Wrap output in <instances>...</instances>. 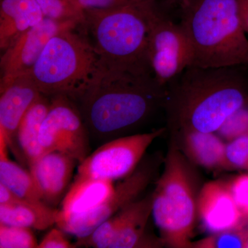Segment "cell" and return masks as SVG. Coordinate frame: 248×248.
I'll return each instance as SVG.
<instances>
[{
  "label": "cell",
  "instance_id": "ffe728a7",
  "mask_svg": "<svg viewBox=\"0 0 248 248\" xmlns=\"http://www.w3.org/2000/svg\"><path fill=\"white\" fill-rule=\"evenodd\" d=\"M50 103L47 96L41 94L26 112L18 127L16 138L29 166L46 153L41 146L39 137Z\"/></svg>",
  "mask_w": 248,
  "mask_h": 248
},
{
  "label": "cell",
  "instance_id": "7402d4cb",
  "mask_svg": "<svg viewBox=\"0 0 248 248\" xmlns=\"http://www.w3.org/2000/svg\"><path fill=\"white\" fill-rule=\"evenodd\" d=\"M248 219L234 229L213 234L198 242L192 243V247L197 248H246L248 240Z\"/></svg>",
  "mask_w": 248,
  "mask_h": 248
},
{
  "label": "cell",
  "instance_id": "44dd1931",
  "mask_svg": "<svg viewBox=\"0 0 248 248\" xmlns=\"http://www.w3.org/2000/svg\"><path fill=\"white\" fill-rule=\"evenodd\" d=\"M8 147L6 139L0 137V183L22 198L42 202L31 172L8 157Z\"/></svg>",
  "mask_w": 248,
  "mask_h": 248
},
{
  "label": "cell",
  "instance_id": "f1b7e54d",
  "mask_svg": "<svg viewBox=\"0 0 248 248\" xmlns=\"http://www.w3.org/2000/svg\"><path fill=\"white\" fill-rule=\"evenodd\" d=\"M79 6L84 10L107 9L125 5L156 1V0H78Z\"/></svg>",
  "mask_w": 248,
  "mask_h": 248
},
{
  "label": "cell",
  "instance_id": "5b68a950",
  "mask_svg": "<svg viewBox=\"0 0 248 248\" xmlns=\"http://www.w3.org/2000/svg\"><path fill=\"white\" fill-rule=\"evenodd\" d=\"M83 23L59 31L49 40L28 73L47 97L63 95L78 99L89 88L102 66Z\"/></svg>",
  "mask_w": 248,
  "mask_h": 248
},
{
  "label": "cell",
  "instance_id": "4316f807",
  "mask_svg": "<svg viewBox=\"0 0 248 248\" xmlns=\"http://www.w3.org/2000/svg\"><path fill=\"white\" fill-rule=\"evenodd\" d=\"M228 186L240 211L248 219V174L236 176Z\"/></svg>",
  "mask_w": 248,
  "mask_h": 248
},
{
  "label": "cell",
  "instance_id": "7c38bea8",
  "mask_svg": "<svg viewBox=\"0 0 248 248\" xmlns=\"http://www.w3.org/2000/svg\"><path fill=\"white\" fill-rule=\"evenodd\" d=\"M197 210L204 229L210 234L234 229L246 221L226 183L205 184L198 196Z\"/></svg>",
  "mask_w": 248,
  "mask_h": 248
},
{
  "label": "cell",
  "instance_id": "83f0119b",
  "mask_svg": "<svg viewBox=\"0 0 248 248\" xmlns=\"http://www.w3.org/2000/svg\"><path fill=\"white\" fill-rule=\"evenodd\" d=\"M65 232L60 228H53L45 235L37 248H72L76 244H72L67 239Z\"/></svg>",
  "mask_w": 248,
  "mask_h": 248
},
{
  "label": "cell",
  "instance_id": "ba28073f",
  "mask_svg": "<svg viewBox=\"0 0 248 248\" xmlns=\"http://www.w3.org/2000/svg\"><path fill=\"white\" fill-rule=\"evenodd\" d=\"M164 131L165 128H160L107 142L80 163L77 176L112 182L128 177L138 167L148 147Z\"/></svg>",
  "mask_w": 248,
  "mask_h": 248
},
{
  "label": "cell",
  "instance_id": "2e32d148",
  "mask_svg": "<svg viewBox=\"0 0 248 248\" xmlns=\"http://www.w3.org/2000/svg\"><path fill=\"white\" fill-rule=\"evenodd\" d=\"M115 187L112 181L76 176L63 197L60 212L76 215L91 211L108 200Z\"/></svg>",
  "mask_w": 248,
  "mask_h": 248
},
{
  "label": "cell",
  "instance_id": "d4e9b609",
  "mask_svg": "<svg viewBox=\"0 0 248 248\" xmlns=\"http://www.w3.org/2000/svg\"><path fill=\"white\" fill-rule=\"evenodd\" d=\"M217 134L228 141L248 135V105L239 109L228 117Z\"/></svg>",
  "mask_w": 248,
  "mask_h": 248
},
{
  "label": "cell",
  "instance_id": "8fae6325",
  "mask_svg": "<svg viewBox=\"0 0 248 248\" xmlns=\"http://www.w3.org/2000/svg\"><path fill=\"white\" fill-rule=\"evenodd\" d=\"M77 21H61L45 17L37 25L18 37L1 57L0 86L17 77L29 73L43 52L49 40L59 31L79 24Z\"/></svg>",
  "mask_w": 248,
  "mask_h": 248
},
{
  "label": "cell",
  "instance_id": "52a82bcc",
  "mask_svg": "<svg viewBox=\"0 0 248 248\" xmlns=\"http://www.w3.org/2000/svg\"><path fill=\"white\" fill-rule=\"evenodd\" d=\"M147 59L155 80L164 87L192 64V47L182 24L159 11L150 28Z\"/></svg>",
  "mask_w": 248,
  "mask_h": 248
},
{
  "label": "cell",
  "instance_id": "4dcf8cb0",
  "mask_svg": "<svg viewBox=\"0 0 248 248\" xmlns=\"http://www.w3.org/2000/svg\"><path fill=\"white\" fill-rule=\"evenodd\" d=\"M241 18L245 31L248 36V0H242L241 3Z\"/></svg>",
  "mask_w": 248,
  "mask_h": 248
},
{
  "label": "cell",
  "instance_id": "30bf717a",
  "mask_svg": "<svg viewBox=\"0 0 248 248\" xmlns=\"http://www.w3.org/2000/svg\"><path fill=\"white\" fill-rule=\"evenodd\" d=\"M153 174V169L148 166L136 169L115 186L110 198L97 208L76 215H63L59 210L57 226L78 239L89 236L103 222L136 201L149 184Z\"/></svg>",
  "mask_w": 248,
  "mask_h": 248
},
{
  "label": "cell",
  "instance_id": "277c9868",
  "mask_svg": "<svg viewBox=\"0 0 248 248\" xmlns=\"http://www.w3.org/2000/svg\"><path fill=\"white\" fill-rule=\"evenodd\" d=\"M155 2L85 10L83 24L104 63L152 73L147 45L151 23L158 11Z\"/></svg>",
  "mask_w": 248,
  "mask_h": 248
},
{
  "label": "cell",
  "instance_id": "5bb4252c",
  "mask_svg": "<svg viewBox=\"0 0 248 248\" xmlns=\"http://www.w3.org/2000/svg\"><path fill=\"white\" fill-rule=\"evenodd\" d=\"M77 162L69 155L50 152L29 166L44 203L49 206L58 205L66 195Z\"/></svg>",
  "mask_w": 248,
  "mask_h": 248
},
{
  "label": "cell",
  "instance_id": "9c48e42d",
  "mask_svg": "<svg viewBox=\"0 0 248 248\" xmlns=\"http://www.w3.org/2000/svg\"><path fill=\"white\" fill-rule=\"evenodd\" d=\"M69 99L63 95L52 97L39 140L46 153L60 152L80 164L89 156V131L79 109Z\"/></svg>",
  "mask_w": 248,
  "mask_h": 248
},
{
  "label": "cell",
  "instance_id": "603a6c76",
  "mask_svg": "<svg viewBox=\"0 0 248 248\" xmlns=\"http://www.w3.org/2000/svg\"><path fill=\"white\" fill-rule=\"evenodd\" d=\"M45 17L57 20L84 23V11L78 0H36Z\"/></svg>",
  "mask_w": 248,
  "mask_h": 248
},
{
  "label": "cell",
  "instance_id": "484cf974",
  "mask_svg": "<svg viewBox=\"0 0 248 248\" xmlns=\"http://www.w3.org/2000/svg\"><path fill=\"white\" fill-rule=\"evenodd\" d=\"M226 159L229 169L244 170L248 172V135L228 141Z\"/></svg>",
  "mask_w": 248,
  "mask_h": 248
},
{
  "label": "cell",
  "instance_id": "ac0fdd59",
  "mask_svg": "<svg viewBox=\"0 0 248 248\" xmlns=\"http://www.w3.org/2000/svg\"><path fill=\"white\" fill-rule=\"evenodd\" d=\"M153 195L135 201L123 209L124 218L117 237L111 248H151L155 244L148 240L146 228L152 215Z\"/></svg>",
  "mask_w": 248,
  "mask_h": 248
},
{
  "label": "cell",
  "instance_id": "3957f363",
  "mask_svg": "<svg viewBox=\"0 0 248 248\" xmlns=\"http://www.w3.org/2000/svg\"><path fill=\"white\" fill-rule=\"evenodd\" d=\"M242 0H194L182 11V24L192 47V66H248V39Z\"/></svg>",
  "mask_w": 248,
  "mask_h": 248
},
{
  "label": "cell",
  "instance_id": "4fadbf2b",
  "mask_svg": "<svg viewBox=\"0 0 248 248\" xmlns=\"http://www.w3.org/2000/svg\"><path fill=\"white\" fill-rule=\"evenodd\" d=\"M0 137L12 144L26 112L42 94L28 73L0 86Z\"/></svg>",
  "mask_w": 248,
  "mask_h": 248
},
{
  "label": "cell",
  "instance_id": "8992f818",
  "mask_svg": "<svg viewBox=\"0 0 248 248\" xmlns=\"http://www.w3.org/2000/svg\"><path fill=\"white\" fill-rule=\"evenodd\" d=\"M198 196L190 164L175 146L171 147L153 194L152 208L161 239L168 246L192 247Z\"/></svg>",
  "mask_w": 248,
  "mask_h": 248
},
{
  "label": "cell",
  "instance_id": "f546056e",
  "mask_svg": "<svg viewBox=\"0 0 248 248\" xmlns=\"http://www.w3.org/2000/svg\"><path fill=\"white\" fill-rule=\"evenodd\" d=\"M24 200L25 199L19 197L9 187L0 183V205L19 203Z\"/></svg>",
  "mask_w": 248,
  "mask_h": 248
},
{
  "label": "cell",
  "instance_id": "7a4b0ae2",
  "mask_svg": "<svg viewBox=\"0 0 248 248\" xmlns=\"http://www.w3.org/2000/svg\"><path fill=\"white\" fill-rule=\"evenodd\" d=\"M176 79L169 108L180 130L217 133L228 117L248 105L246 79L235 68L191 66Z\"/></svg>",
  "mask_w": 248,
  "mask_h": 248
},
{
  "label": "cell",
  "instance_id": "9a60e30c",
  "mask_svg": "<svg viewBox=\"0 0 248 248\" xmlns=\"http://www.w3.org/2000/svg\"><path fill=\"white\" fill-rule=\"evenodd\" d=\"M45 16L36 0H1L0 48L6 50Z\"/></svg>",
  "mask_w": 248,
  "mask_h": 248
},
{
  "label": "cell",
  "instance_id": "d6986e66",
  "mask_svg": "<svg viewBox=\"0 0 248 248\" xmlns=\"http://www.w3.org/2000/svg\"><path fill=\"white\" fill-rule=\"evenodd\" d=\"M59 210L43 202L24 200L20 203L0 205V223L45 231L56 224Z\"/></svg>",
  "mask_w": 248,
  "mask_h": 248
},
{
  "label": "cell",
  "instance_id": "6da1fadb",
  "mask_svg": "<svg viewBox=\"0 0 248 248\" xmlns=\"http://www.w3.org/2000/svg\"><path fill=\"white\" fill-rule=\"evenodd\" d=\"M166 95L151 72L102 61L93 82L77 100L89 133L108 140L141 123Z\"/></svg>",
  "mask_w": 248,
  "mask_h": 248
},
{
  "label": "cell",
  "instance_id": "cb8c5ba5",
  "mask_svg": "<svg viewBox=\"0 0 248 248\" xmlns=\"http://www.w3.org/2000/svg\"><path fill=\"white\" fill-rule=\"evenodd\" d=\"M38 244L30 228L0 223V248H37Z\"/></svg>",
  "mask_w": 248,
  "mask_h": 248
},
{
  "label": "cell",
  "instance_id": "e0dca14e",
  "mask_svg": "<svg viewBox=\"0 0 248 248\" xmlns=\"http://www.w3.org/2000/svg\"><path fill=\"white\" fill-rule=\"evenodd\" d=\"M183 146L190 161L205 169H229L226 144L215 133L182 130Z\"/></svg>",
  "mask_w": 248,
  "mask_h": 248
},
{
  "label": "cell",
  "instance_id": "1f68e13d",
  "mask_svg": "<svg viewBox=\"0 0 248 248\" xmlns=\"http://www.w3.org/2000/svg\"><path fill=\"white\" fill-rule=\"evenodd\" d=\"M193 1L194 0H168L170 4H177L180 6L182 11L186 9Z\"/></svg>",
  "mask_w": 248,
  "mask_h": 248
}]
</instances>
